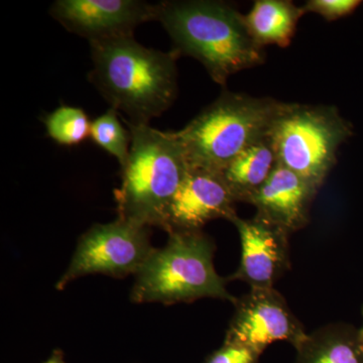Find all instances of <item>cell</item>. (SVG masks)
Here are the masks:
<instances>
[{"label":"cell","instance_id":"6da1fadb","mask_svg":"<svg viewBox=\"0 0 363 363\" xmlns=\"http://www.w3.org/2000/svg\"><path fill=\"white\" fill-rule=\"evenodd\" d=\"M89 80L126 121L149 124L168 111L178 92L179 55L150 49L133 35L91 42Z\"/></svg>","mask_w":363,"mask_h":363},{"label":"cell","instance_id":"7a4b0ae2","mask_svg":"<svg viewBox=\"0 0 363 363\" xmlns=\"http://www.w3.org/2000/svg\"><path fill=\"white\" fill-rule=\"evenodd\" d=\"M173 40L179 56L192 57L215 83L264 63V49L247 32L243 13L215 0H180L157 4V20Z\"/></svg>","mask_w":363,"mask_h":363},{"label":"cell","instance_id":"3957f363","mask_svg":"<svg viewBox=\"0 0 363 363\" xmlns=\"http://www.w3.org/2000/svg\"><path fill=\"white\" fill-rule=\"evenodd\" d=\"M131 133L128 161L121 167V187L114 191L117 218L161 227L169 203L190 166L174 131L125 121Z\"/></svg>","mask_w":363,"mask_h":363},{"label":"cell","instance_id":"277c9868","mask_svg":"<svg viewBox=\"0 0 363 363\" xmlns=\"http://www.w3.org/2000/svg\"><path fill=\"white\" fill-rule=\"evenodd\" d=\"M281 105L272 98L224 91L174 135L190 168L220 173L240 152L269 136Z\"/></svg>","mask_w":363,"mask_h":363},{"label":"cell","instance_id":"5b68a950","mask_svg":"<svg viewBox=\"0 0 363 363\" xmlns=\"http://www.w3.org/2000/svg\"><path fill=\"white\" fill-rule=\"evenodd\" d=\"M215 250L203 230L169 233L166 247L155 248L136 274L131 302L174 305L213 298L235 304L238 298L226 289L228 279L215 269Z\"/></svg>","mask_w":363,"mask_h":363},{"label":"cell","instance_id":"8992f818","mask_svg":"<svg viewBox=\"0 0 363 363\" xmlns=\"http://www.w3.org/2000/svg\"><path fill=\"white\" fill-rule=\"evenodd\" d=\"M352 135V125L336 107L283 102L269 138L279 164L320 190Z\"/></svg>","mask_w":363,"mask_h":363},{"label":"cell","instance_id":"52a82bcc","mask_svg":"<svg viewBox=\"0 0 363 363\" xmlns=\"http://www.w3.org/2000/svg\"><path fill=\"white\" fill-rule=\"evenodd\" d=\"M155 248L150 245V227L117 218L94 224L79 238L77 247L56 289L64 290L74 279L88 274H105L123 279L138 274Z\"/></svg>","mask_w":363,"mask_h":363},{"label":"cell","instance_id":"ba28073f","mask_svg":"<svg viewBox=\"0 0 363 363\" xmlns=\"http://www.w3.org/2000/svg\"><path fill=\"white\" fill-rule=\"evenodd\" d=\"M225 341L242 344L262 354L271 344L286 341L297 348L307 336L286 298L274 288L250 289L238 298Z\"/></svg>","mask_w":363,"mask_h":363},{"label":"cell","instance_id":"9c48e42d","mask_svg":"<svg viewBox=\"0 0 363 363\" xmlns=\"http://www.w3.org/2000/svg\"><path fill=\"white\" fill-rule=\"evenodd\" d=\"M50 14L68 32L91 42L130 37L157 20V4L140 0H57Z\"/></svg>","mask_w":363,"mask_h":363},{"label":"cell","instance_id":"30bf717a","mask_svg":"<svg viewBox=\"0 0 363 363\" xmlns=\"http://www.w3.org/2000/svg\"><path fill=\"white\" fill-rule=\"evenodd\" d=\"M241 243L240 266L228 281H241L250 289L274 288L291 266V234L272 222L255 215L243 219L234 216Z\"/></svg>","mask_w":363,"mask_h":363},{"label":"cell","instance_id":"8fae6325","mask_svg":"<svg viewBox=\"0 0 363 363\" xmlns=\"http://www.w3.org/2000/svg\"><path fill=\"white\" fill-rule=\"evenodd\" d=\"M235 203L220 173L190 168L169 203L161 228L168 234L191 233L202 230L215 219L230 221L238 215Z\"/></svg>","mask_w":363,"mask_h":363},{"label":"cell","instance_id":"7c38bea8","mask_svg":"<svg viewBox=\"0 0 363 363\" xmlns=\"http://www.w3.org/2000/svg\"><path fill=\"white\" fill-rule=\"evenodd\" d=\"M318 192L311 184L278 162L266 183L247 203L257 209L255 215L292 234L309 224Z\"/></svg>","mask_w":363,"mask_h":363},{"label":"cell","instance_id":"4fadbf2b","mask_svg":"<svg viewBox=\"0 0 363 363\" xmlns=\"http://www.w3.org/2000/svg\"><path fill=\"white\" fill-rule=\"evenodd\" d=\"M295 350L294 363H363L357 327L341 322L308 333Z\"/></svg>","mask_w":363,"mask_h":363},{"label":"cell","instance_id":"5bb4252c","mask_svg":"<svg viewBox=\"0 0 363 363\" xmlns=\"http://www.w3.org/2000/svg\"><path fill=\"white\" fill-rule=\"evenodd\" d=\"M302 6L291 0H257L252 9L243 14L247 32L255 44L286 48L292 42L300 18L304 16Z\"/></svg>","mask_w":363,"mask_h":363},{"label":"cell","instance_id":"9a60e30c","mask_svg":"<svg viewBox=\"0 0 363 363\" xmlns=\"http://www.w3.org/2000/svg\"><path fill=\"white\" fill-rule=\"evenodd\" d=\"M277 164L276 152L267 136L234 157L220 175L235 201L247 203L266 183Z\"/></svg>","mask_w":363,"mask_h":363},{"label":"cell","instance_id":"2e32d148","mask_svg":"<svg viewBox=\"0 0 363 363\" xmlns=\"http://www.w3.org/2000/svg\"><path fill=\"white\" fill-rule=\"evenodd\" d=\"M47 135L61 145H76L90 138L91 121L80 107L62 105L43 119Z\"/></svg>","mask_w":363,"mask_h":363},{"label":"cell","instance_id":"e0dca14e","mask_svg":"<svg viewBox=\"0 0 363 363\" xmlns=\"http://www.w3.org/2000/svg\"><path fill=\"white\" fill-rule=\"evenodd\" d=\"M90 138L107 154L116 157L121 167L128 161L131 145V133L121 123L118 111L108 109L91 121Z\"/></svg>","mask_w":363,"mask_h":363},{"label":"cell","instance_id":"ac0fdd59","mask_svg":"<svg viewBox=\"0 0 363 363\" xmlns=\"http://www.w3.org/2000/svg\"><path fill=\"white\" fill-rule=\"evenodd\" d=\"M362 1L358 0H309L302 6L304 13H316L327 21L350 16Z\"/></svg>","mask_w":363,"mask_h":363},{"label":"cell","instance_id":"d6986e66","mask_svg":"<svg viewBox=\"0 0 363 363\" xmlns=\"http://www.w3.org/2000/svg\"><path fill=\"white\" fill-rule=\"evenodd\" d=\"M257 351L242 344L224 340L221 347L208 355L202 363H259Z\"/></svg>","mask_w":363,"mask_h":363},{"label":"cell","instance_id":"ffe728a7","mask_svg":"<svg viewBox=\"0 0 363 363\" xmlns=\"http://www.w3.org/2000/svg\"><path fill=\"white\" fill-rule=\"evenodd\" d=\"M44 363H66L64 360V353L61 350L52 351L49 359L45 360Z\"/></svg>","mask_w":363,"mask_h":363},{"label":"cell","instance_id":"44dd1931","mask_svg":"<svg viewBox=\"0 0 363 363\" xmlns=\"http://www.w3.org/2000/svg\"><path fill=\"white\" fill-rule=\"evenodd\" d=\"M362 326L358 328V333H359V339H360V343H362V346L363 348V307L362 310Z\"/></svg>","mask_w":363,"mask_h":363}]
</instances>
